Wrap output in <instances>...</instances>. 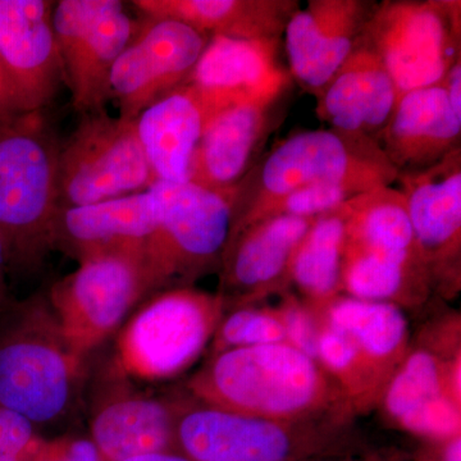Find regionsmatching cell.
Instances as JSON below:
<instances>
[{
	"instance_id": "6da1fadb",
	"label": "cell",
	"mask_w": 461,
	"mask_h": 461,
	"mask_svg": "<svg viewBox=\"0 0 461 461\" xmlns=\"http://www.w3.org/2000/svg\"><path fill=\"white\" fill-rule=\"evenodd\" d=\"M87 373V360L67 344L47 296L18 303L0 321V405L36 429L75 414Z\"/></svg>"
},
{
	"instance_id": "7a4b0ae2",
	"label": "cell",
	"mask_w": 461,
	"mask_h": 461,
	"mask_svg": "<svg viewBox=\"0 0 461 461\" xmlns=\"http://www.w3.org/2000/svg\"><path fill=\"white\" fill-rule=\"evenodd\" d=\"M186 388L200 402L291 423H304L333 396L317 360L287 342L215 353Z\"/></svg>"
},
{
	"instance_id": "3957f363",
	"label": "cell",
	"mask_w": 461,
	"mask_h": 461,
	"mask_svg": "<svg viewBox=\"0 0 461 461\" xmlns=\"http://www.w3.org/2000/svg\"><path fill=\"white\" fill-rule=\"evenodd\" d=\"M60 144L44 111L0 123V239L8 271L35 272L53 250Z\"/></svg>"
},
{
	"instance_id": "277c9868",
	"label": "cell",
	"mask_w": 461,
	"mask_h": 461,
	"mask_svg": "<svg viewBox=\"0 0 461 461\" xmlns=\"http://www.w3.org/2000/svg\"><path fill=\"white\" fill-rule=\"evenodd\" d=\"M397 177L399 172L373 139L332 129L296 133L240 182L233 221L309 185L339 184L364 194L391 186Z\"/></svg>"
},
{
	"instance_id": "5b68a950",
	"label": "cell",
	"mask_w": 461,
	"mask_h": 461,
	"mask_svg": "<svg viewBox=\"0 0 461 461\" xmlns=\"http://www.w3.org/2000/svg\"><path fill=\"white\" fill-rule=\"evenodd\" d=\"M150 190L159 204V221L144 248L150 295L191 286L222 263L232 230L239 185L209 190L191 182L157 181Z\"/></svg>"
},
{
	"instance_id": "8992f818",
	"label": "cell",
	"mask_w": 461,
	"mask_h": 461,
	"mask_svg": "<svg viewBox=\"0 0 461 461\" xmlns=\"http://www.w3.org/2000/svg\"><path fill=\"white\" fill-rule=\"evenodd\" d=\"M224 308L221 294L191 286L153 294L118 330L114 359L135 381L177 377L204 353Z\"/></svg>"
},
{
	"instance_id": "52a82bcc",
	"label": "cell",
	"mask_w": 461,
	"mask_h": 461,
	"mask_svg": "<svg viewBox=\"0 0 461 461\" xmlns=\"http://www.w3.org/2000/svg\"><path fill=\"white\" fill-rule=\"evenodd\" d=\"M460 9L455 0H390L375 5L360 41L377 54L397 91L441 84L460 60Z\"/></svg>"
},
{
	"instance_id": "ba28073f",
	"label": "cell",
	"mask_w": 461,
	"mask_h": 461,
	"mask_svg": "<svg viewBox=\"0 0 461 461\" xmlns=\"http://www.w3.org/2000/svg\"><path fill=\"white\" fill-rule=\"evenodd\" d=\"M149 296L144 250H124L78 263L76 271L53 284L47 299L67 344L89 360Z\"/></svg>"
},
{
	"instance_id": "9c48e42d",
	"label": "cell",
	"mask_w": 461,
	"mask_h": 461,
	"mask_svg": "<svg viewBox=\"0 0 461 461\" xmlns=\"http://www.w3.org/2000/svg\"><path fill=\"white\" fill-rule=\"evenodd\" d=\"M154 182L135 120L107 111L83 114L60 144L58 209L144 193Z\"/></svg>"
},
{
	"instance_id": "30bf717a",
	"label": "cell",
	"mask_w": 461,
	"mask_h": 461,
	"mask_svg": "<svg viewBox=\"0 0 461 461\" xmlns=\"http://www.w3.org/2000/svg\"><path fill=\"white\" fill-rule=\"evenodd\" d=\"M51 23L72 107L80 115L105 111L112 69L140 21L132 20L120 0H60Z\"/></svg>"
},
{
	"instance_id": "8fae6325",
	"label": "cell",
	"mask_w": 461,
	"mask_h": 461,
	"mask_svg": "<svg viewBox=\"0 0 461 461\" xmlns=\"http://www.w3.org/2000/svg\"><path fill=\"white\" fill-rule=\"evenodd\" d=\"M304 423L264 420L176 396L175 450L193 461L305 460L326 444L303 429Z\"/></svg>"
},
{
	"instance_id": "7c38bea8",
	"label": "cell",
	"mask_w": 461,
	"mask_h": 461,
	"mask_svg": "<svg viewBox=\"0 0 461 461\" xmlns=\"http://www.w3.org/2000/svg\"><path fill=\"white\" fill-rule=\"evenodd\" d=\"M133 381L112 355L86 384L90 439L103 461L176 451V396L151 395Z\"/></svg>"
},
{
	"instance_id": "4fadbf2b",
	"label": "cell",
	"mask_w": 461,
	"mask_h": 461,
	"mask_svg": "<svg viewBox=\"0 0 461 461\" xmlns=\"http://www.w3.org/2000/svg\"><path fill=\"white\" fill-rule=\"evenodd\" d=\"M209 39L177 21L144 17L112 69L118 117L136 120L149 105L186 83Z\"/></svg>"
},
{
	"instance_id": "5bb4252c",
	"label": "cell",
	"mask_w": 461,
	"mask_h": 461,
	"mask_svg": "<svg viewBox=\"0 0 461 461\" xmlns=\"http://www.w3.org/2000/svg\"><path fill=\"white\" fill-rule=\"evenodd\" d=\"M53 2L0 0V65L23 112L44 111L65 83Z\"/></svg>"
},
{
	"instance_id": "9a60e30c",
	"label": "cell",
	"mask_w": 461,
	"mask_h": 461,
	"mask_svg": "<svg viewBox=\"0 0 461 461\" xmlns=\"http://www.w3.org/2000/svg\"><path fill=\"white\" fill-rule=\"evenodd\" d=\"M377 3L363 0H309L285 29L290 77L317 96L362 38Z\"/></svg>"
},
{
	"instance_id": "2e32d148",
	"label": "cell",
	"mask_w": 461,
	"mask_h": 461,
	"mask_svg": "<svg viewBox=\"0 0 461 461\" xmlns=\"http://www.w3.org/2000/svg\"><path fill=\"white\" fill-rule=\"evenodd\" d=\"M409 220L429 278L459 266L461 149L423 171L400 173Z\"/></svg>"
},
{
	"instance_id": "e0dca14e",
	"label": "cell",
	"mask_w": 461,
	"mask_h": 461,
	"mask_svg": "<svg viewBox=\"0 0 461 461\" xmlns=\"http://www.w3.org/2000/svg\"><path fill=\"white\" fill-rule=\"evenodd\" d=\"M159 221L153 191L58 209L51 244L78 263L100 254L144 250Z\"/></svg>"
},
{
	"instance_id": "ac0fdd59",
	"label": "cell",
	"mask_w": 461,
	"mask_h": 461,
	"mask_svg": "<svg viewBox=\"0 0 461 461\" xmlns=\"http://www.w3.org/2000/svg\"><path fill=\"white\" fill-rule=\"evenodd\" d=\"M287 89L223 108L206 124L191 165V184L209 190L238 186L253 169L271 130L272 111Z\"/></svg>"
},
{
	"instance_id": "d6986e66",
	"label": "cell",
	"mask_w": 461,
	"mask_h": 461,
	"mask_svg": "<svg viewBox=\"0 0 461 461\" xmlns=\"http://www.w3.org/2000/svg\"><path fill=\"white\" fill-rule=\"evenodd\" d=\"M280 39L212 36L186 83L194 85L215 109L290 87L277 65Z\"/></svg>"
},
{
	"instance_id": "ffe728a7",
	"label": "cell",
	"mask_w": 461,
	"mask_h": 461,
	"mask_svg": "<svg viewBox=\"0 0 461 461\" xmlns=\"http://www.w3.org/2000/svg\"><path fill=\"white\" fill-rule=\"evenodd\" d=\"M315 98L318 117L330 129L377 142L397 105L387 69L362 41Z\"/></svg>"
},
{
	"instance_id": "44dd1931",
	"label": "cell",
	"mask_w": 461,
	"mask_h": 461,
	"mask_svg": "<svg viewBox=\"0 0 461 461\" xmlns=\"http://www.w3.org/2000/svg\"><path fill=\"white\" fill-rule=\"evenodd\" d=\"M460 138L461 115L451 108L442 81L405 94L378 144L400 175L435 166L460 148Z\"/></svg>"
},
{
	"instance_id": "7402d4cb",
	"label": "cell",
	"mask_w": 461,
	"mask_h": 461,
	"mask_svg": "<svg viewBox=\"0 0 461 461\" xmlns=\"http://www.w3.org/2000/svg\"><path fill=\"white\" fill-rule=\"evenodd\" d=\"M314 220L275 215L232 233L221 263V295L253 296L290 280L293 258Z\"/></svg>"
},
{
	"instance_id": "603a6c76",
	"label": "cell",
	"mask_w": 461,
	"mask_h": 461,
	"mask_svg": "<svg viewBox=\"0 0 461 461\" xmlns=\"http://www.w3.org/2000/svg\"><path fill=\"white\" fill-rule=\"evenodd\" d=\"M215 113L202 93L185 83L138 115L136 130L156 182H189L194 157Z\"/></svg>"
},
{
	"instance_id": "cb8c5ba5",
	"label": "cell",
	"mask_w": 461,
	"mask_h": 461,
	"mask_svg": "<svg viewBox=\"0 0 461 461\" xmlns=\"http://www.w3.org/2000/svg\"><path fill=\"white\" fill-rule=\"evenodd\" d=\"M145 18L172 20L209 36L280 39L295 0H133Z\"/></svg>"
},
{
	"instance_id": "d4e9b609",
	"label": "cell",
	"mask_w": 461,
	"mask_h": 461,
	"mask_svg": "<svg viewBox=\"0 0 461 461\" xmlns=\"http://www.w3.org/2000/svg\"><path fill=\"white\" fill-rule=\"evenodd\" d=\"M339 211L345 217V248L420 258L400 189L386 186L360 194Z\"/></svg>"
},
{
	"instance_id": "484cf974",
	"label": "cell",
	"mask_w": 461,
	"mask_h": 461,
	"mask_svg": "<svg viewBox=\"0 0 461 461\" xmlns=\"http://www.w3.org/2000/svg\"><path fill=\"white\" fill-rule=\"evenodd\" d=\"M339 206L315 218L291 262L290 280L313 299H330L341 288L345 217Z\"/></svg>"
},
{
	"instance_id": "4316f807",
	"label": "cell",
	"mask_w": 461,
	"mask_h": 461,
	"mask_svg": "<svg viewBox=\"0 0 461 461\" xmlns=\"http://www.w3.org/2000/svg\"><path fill=\"white\" fill-rule=\"evenodd\" d=\"M430 280L417 257L390 256L344 247L341 288L355 299L386 302Z\"/></svg>"
},
{
	"instance_id": "83f0119b",
	"label": "cell",
	"mask_w": 461,
	"mask_h": 461,
	"mask_svg": "<svg viewBox=\"0 0 461 461\" xmlns=\"http://www.w3.org/2000/svg\"><path fill=\"white\" fill-rule=\"evenodd\" d=\"M330 329L351 339L360 355L386 360L399 353L408 335V323L396 305L386 302L345 297L329 311Z\"/></svg>"
},
{
	"instance_id": "f1b7e54d",
	"label": "cell",
	"mask_w": 461,
	"mask_h": 461,
	"mask_svg": "<svg viewBox=\"0 0 461 461\" xmlns=\"http://www.w3.org/2000/svg\"><path fill=\"white\" fill-rule=\"evenodd\" d=\"M446 396L438 360L429 351H417L391 382L384 405L391 417L408 429L415 418Z\"/></svg>"
},
{
	"instance_id": "f546056e",
	"label": "cell",
	"mask_w": 461,
	"mask_h": 461,
	"mask_svg": "<svg viewBox=\"0 0 461 461\" xmlns=\"http://www.w3.org/2000/svg\"><path fill=\"white\" fill-rule=\"evenodd\" d=\"M214 354L235 348L286 342L281 317L253 308H238L222 318L214 335Z\"/></svg>"
},
{
	"instance_id": "4dcf8cb0",
	"label": "cell",
	"mask_w": 461,
	"mask_h": 461,
	"mask_svg": "<svg viewBox=\"0 0 461 461\" xmlns=\"http://www.w3.org/2000/svg\"><path fill=\"white\" fill-rule=\"evenodd\" d=\"M36 430L25 417L0 405V461H26L39 438Z\"/></svg>"
},
{
	"instance_id": "1f68e13d",
	"label": "cell",
	"mask_w": 461,
	"mask_h": 461,
	"mask_svg": "<svg viewBox=\"0 0 461 461\" xmlns=\"http://www.w3.org/2000/svg\"><path fill=\"white\" fill-rule=\"evenodd\" d=\"M26 461H103L96 446L85 437H62L53 441H38Z\"/></svg>"
},
{
	"instance_id": "d6a6232c",
	"label": "cell",
	"mask_w": 461,
	"mask_h": 461,
	"mask_svg": "<svg viewBox=\"0 0 461 461\" xmlns=\"http://www.w3.org/2000/svg\"><path fill=\"white\" fill-rule=\"evenodd\" d=\"M286 342L297 350L318 360V339L320 333L315 329L313 318L304 309L296 304H288L281 315Z\"/></svg>"
},
{
	"instance_id": "836d02e7",
	"label": "cell",
	"mask_w": 461,
	"mask_h": 461,
	"mask_svg": "<svg viewBox=\"0 0 461 461\" xmlns=\"http://www.w3.org/2000/svg\"><path fill=\"white\" fill-rule=\"evenodd\" d=\"M359 351L350 339L330 329L318 339V359L333 373L351 371L359 360Z\"/></svg>"
},
{
	"instance_id": "e575fe53",
	"label": "cell",
	"mask_w": 461,
	"mask_h": 461,
	"mask_svg": "<svg viewBox=\"0 0 461 461\" xmlns=\"http://www.w3.org/2000/svg\"><path fill=\"white\" fill-rule=\"evenodd\" d=\"M23 113L25 112L21 107L16 93L9 83L5 69L0 65V123L8 122Z\"/></svg>"
},
{
	"instance_id": "d590c367",
	"label": "cell",
	"mask_w": 461,
	"mask_h": 461,
	"mask_svg": "<svg viewBox=\"0 0 461 461\" xmlns=\"http://www.w3.org/2000/svg\"><path fill=\"white\" fill-rule=\"evenodd\" d=\"M446 94L455 113L461 115V59L454 63L444 80Z\"/></svg>"
},
{
	"instance_id": "8d00e7d4",
	"label": "cell",
	"mask_w": 461,
	"mask_h": 461,
	"mask_svg": "<svg viewBox=\"0 0 461 461\" xmlns=\"http://www.w3.org/2000/svg\"><path fill=\"white\" fill-rule=\"evenodd\" d=\"M123 461H193L177 451H162V453H151L140 455V456L130 457Z\"/></svg>"
},
{
	"instance_id": "74e56055",
	"label": "cell",
	"mask_w": 461,
	"mask_h": 461,
	"mask_svg": "<svg viewBox=\"0 0 461 461\" xmlns=\"http://www.w3.org/2000/svg\"><path fill=\"white\" fill-rule=\"evenodd\" d=\"M7 272V257H5V245H3L2 239H0V311H2L8 297L7 280H5Z\"/></svg>"
},
{
	"instance_id": "f35d334b",
	"label": "cell",
	"mask_w": 461,
	"mask_h": 461,
	"mask_svg": "<svg viewBox=\"0 0 461 461\" xmlns=\"http://www.w3.org/2000/svg\"><path fill=\"white\" fill-rule=\"evenodd\" d=\"M444 461H461L460 435L453 437L445 448Z\"/></svg>"
},
{
	"instance_id": "ab89813d",
	"label": "cell",
	"mask_w": 461,
	"mask_h": 461,
	"mask_svg": "<svg viewBox=\"0 0 461 461\" xmlns=\"http://www.w3.org/2000/svg\"><path fill=\"white\" fill-rule=\"evenodd\" d=\"M295 461H308V459H305V460H295Z\"/></svg>"
}]
</instances>
